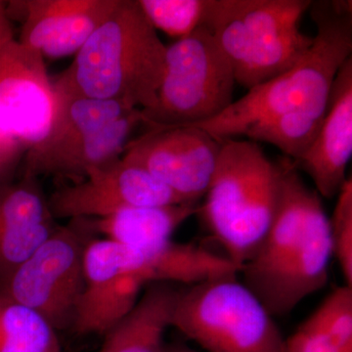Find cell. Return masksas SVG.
Returning a JSON list of instances; mask_svg holds the SVG:
<instances>
[{
  "label": "cell",
  "instance_id": "obj_1",
  "mask_svg": "<svg viewBox=\"0 0 352 352\" xmlns=\"http://www.w3.org/2000/svg\"><path fill=\"white\" fill-rule=\"evenodd\" d=\"M351 1H312L314 43L282 75L248 90L214 119L194 124L221 141L245 136L296 161L314 142L338 72L352 51Z\"/></svg>",
  "mask_w": 352,
  "mask_h": 352
},
{
  "label": "cell",
  "instance_id": "obj_2",
  "mask_svg": "<svg viewBox=\"0 0 352 352\" xmlns=\"http://www.w3.org/2000/svg\"><path fill=\"white\" fill-rule=\"evenodd\" d=\"M166 51L138 0H119L69 68L52 82L53 90L148 110L156 103L164 78Z\"/></svg>",
  "mask_w": 352,
  "mask_h": 352
},
{
  "label": "cell",
  "instance_id": "obj_3",
  "mask_svg": "<svg viewBox=\"0 0 352 352\" xmlns=\"http://www.w3.org/2000/svg\"><path fill=\"white\" fill-rule=\"evenodd\" d=\"M278 171L258 143L221 140L201 219L226 258L244 267L267 231L277 196Z\"/></svg>",
  "mask_w": 352,
  "mask_h": 352
},
{
  "label": "cell",
  "instance_id": "obj_4",
  "mask_svg": "<svg viewBox=\"0 0 352 352\" xmlns=\"http://www.w3.org/2000/svg\"><path fill=\"white\" fill-rule=\"evenodd\" d=\"M310 0H219L210 31L236 82L256 87L298 64L314 43L300 30Z\"/></svg>",
  "mask_w": 352,
  "mask_h": 352
},
{
  "label": "cell",
  "instance_id": "obj_5",
  "mask_svg": "<svg viewBox=\"0 0 352 352\" xmlns=\"http://www.w3.org/2000/svg\"><path fill=\"white\" fill-rule=\"evenodd\" d=\"M170 326L208 352H285L273 317L236 278L178 289Z\"/></svg>",
  "mask_w": 352,
  "mask_h": 352
},
{
  "label": "cell",
  "instance_id": "obj_6",
  "mask_svg": "<svg viewBox=\"0 0 352 352\" xmlns=\"http://www.w3.org/2000/svg\"><path fill=\"white\" fill-rule=\"evenodd\" d=\"M235 82L230 62L214 34L201 28L166 46L156 103L141 110L143 126H194L214 119L233 103Z\"/></svg>",
  "mask_w": 352,
  "mask_h": 352
},
{
  "label": "cell",
  "instance_id": "obj_7",
  "mask_svg": "<svg viewBox=\"0 0 352 352\" xmlns=\"http://www.w3.org/2000/svg\"><path fill=\"white\" fill-rule=\"evenodd\" d=\"M89 235L76 220L68 226H57L0 283V295L34 310L56 331L71 327L85 288L83 252Z\"/></svg>",
  "mask_w": 352,
  "mask_h": 352
},
{
  "label": "cell",
  "instance_id": "obj_8",
  "mask_svg": "<svg viewBox=\"0 0 352 352\" xmlns=\"http://www.w3.org/2000/svg\"><path fill=\"white\" fill-rule=\"evenodd\" d=\"M221 141L193 126L150 127L127 143L122 159L189 203L207 193Z\"/></svg>",
  "mask_w": 352,
  "mask_h": 352
},
{
  "label": "cell",
  "instance_id": "obj_9",
  "mask_svg": "<svg viewBox=\"0 0 352 352\" xmlns=\"http://www.w3.org/2000/svg\"><path fill=\"white\" fill-rule=\"evenodd\" d=\"M53 219H101L129 208L189 203L122 157L88 171L82 180L56 190L47 199Z\"/></svg>",
  "mask_w": 352,
  "mask_h": 352
},
{
  "label": "cell",
  "instance_id": "obj_10",
  "mask_svg": "<svg viewBox=\"0 0 352 352\" xmlns=\"http://www.w3.org/2000/svg\"><path fill=\"white\" fill-rule=\"evenodd\" d=\"M276 166L274 214L258 250L241 272L245 286L256 298L302 248L314 222L325 212L320 196L305 184L292 160L286 157Z\"/></svg>",
  "mask_w": 352,
  "mask_h": 352
},
{
  "label": "cell",
  "instance_id": "obj_11",
  "mask_svg": "<svg viewBox=\"0 0 352 352\" xmlns=\"http://www.w3.org/2000/svg\"><path fill=\"white\" fill-rule=\"evenodd\" d=\"M54 106L43 55L16 38L0 46V127L30 148L47 133Z\"/></svg>",
  "mask_w": 352,
  "mask_h": 352
},
{
  "label": "cell",
  "instance_id": "obj_12",
  "mask_svg": "<svg viewBox=\"0 0 352 352\" xmlns=\"http://www.w3.org/2000/svg\"><path fill=\"white\" fill-rule=\"evenodd\" d=\"M119 0H25L19 1L23 25L18 41L43 58L76 54Z\"/></svg>",
  "mask_w": 352,
  "mask_h": 352
},
{
  "label": "cell",
  "instance_id": "obj_13",
  "mask_svg": "<svg viewBox=\"0 0 352 352\" xmlns=\"http://www.w3.org/2000/svg\"><path fill=\"white\" fill-rule=\"evenodd\" d=\"M352 156V59L338 72L329 98L327 112L307 152L293 162L296 170L310 176L317 193L337 196L346 182Z\"/></svg>",
  "mask_w": 352,
  "mask_h": 352
},
{
  "label": "cell",
  "instance_id": "obj_14",
  "mask_svg": "<svg viewBox=\"0 0 352 352\" xmlns=\"http://www.w3.org/2000/svg\"><path fill=\"white\" fill-rule=\"evenodd\" d=\"M47 198L36 179L0 186V283L56 229Z\"/></svg>",
  "mask_w": 352,
  "mask_h": 352
},
{
  "label": "cell",
  "instance_id": "obj_15",
  "mask_svg": "<svg viewBox=\"0 0 352 352\" xmlns=\"http://www.w3.org/2000/svg\"><path fill=\"white\" fill-rule=\"evenodd\" d=\"M333 258L326 212L319 215L300 250L287 261L258 296L271 316H283L327 284Z\"/></svg>",
  "mask_w": 352,
  "mask_h": 352
},
{
  "label": "cell",
  "instance_id": "obj_16",
  "mask_svg": "<svg viewBox=\"0 0 352 352\" xmlns=\"http://www.w3.org/2000/svg\"><path fill=\"white\" fill-rule=\"evenodd\" d=\"M54 100V115L47 133L25 152V177L36 179L41 168L69 146L136 110L118 102L69 97L56 92Z\"/></svg>",
  "mask_w": 352,
  "mask_h": 352
},
{
  "label": "cell",
  "instance_id": "obj_17",
  "mask_svg": "<svg viewBox=\"0 0 352 352\" xmlns=\"http://www.w3.org/2000/svg\"><path fill=\"white\" fill-rule=\"evenodd\" d=\"M197 204L129 208L101 219L76 220L88 233L134 249H150L171 240L176 229L198 212Z\"/></svg>",
  "mask_w": 352,
  "mask_h": 352
},
{
  "label": "cell",
  "instance_id": "obj_18",
  "mask_svg": "<svg viewBox=\"0 0 352 352\" xmlns=\"http://www.w3.org/2000/svg\"><path fill=\"white\" fill-rule=\"evenodd\" d=\"M177 289L152 283L126 318L104 335L99 352H164Z\"/></svg>",
  "mask_w": 352,
  "mask_h": 352
},
{
  "label": "cell",
  "instance_id": "obj_19",
  "mask_svg": "<svg viewBox=\"0 0 352 352\" xmlns=\"http://www.w3.org/2000/svg\"><path fill=\"white\" fill-rule=\"evenodd\" d=\"M139 126H143L142 115L136 109L69 146L41 168L38 177L58 176L80 182L88 171L122 157Z\"/></svg>",
  "mask_w": 352,
  "mask_h": 352
},
{
  "label": "cell",
  "instance_id": "obj_20",
  "mask_svg": "<svg viewBox=\"0 0 352 352\" xmlns=\"http://www.w3.org/2000/svg\"><path fill=\"white\" fill-rule=\"evenodd\" d=\"M148 282L136 274H124L83 288L71 329L80 336L105 335L126 318Z\"/></svg>",
  "mask_w": 352,
  "mask_h": 352
},
{
  "label": "cell",
  "instance_id": "obj_21",
  "mask_svg": "<svg viewBox=\"0 0 352 352\" xmlns=\"http://www.w3.org/2000/svg\"><path fill=\"white\" fill-rule=\"evenodd\" d=\"M0 352H63L57 331L41 315L0 295Z\"/></svg>",
  "mask_w": 352,
  "mask_h": 352
},
{
  "label": "cell",
  "instance_id": "obj_22",
  "mask_svg": "<svg viewBox=\"0 0 352 352\" xmlns=\"http://www.w3.org/2000/svg\"><path fill=\"white\" fill-rule=\"evenodd\" d=\"M150 24L182 39L201 28L210 29L217 0H138Z\"/></svg>",
  "mask_w": 352,
  "mask_h": 352
},
{
  "label": "cell",
  "instance_id": "obj_23",
  "mask_svg": "<svg viewBox=\"0 0 352 352\" xmlns=\"http://www.w3.org/2000/svg\"><path fill=\"white\" fill-rule=\"evenodd\" d=\"M342 349H352V288L336 289L307 321Z\"/></svg>",
  "mask_w": 352,
  "mask_h": 352
},
{
  "label": "cell",
  "instance_id": "obj_24",
  "mask_svg": "<svg viewBox=\"0 0 352 352\" xmlns=\"http://www.w3.org/2000/svg\"><path fill=\"white\" fill-rule=\"evenodd\" d=\"M332 219H329L333 256L337 259L346 286L352 288V179L347 178L339 193Z\"/></svg>",
  "mask_w": 352,
  "mask_h": 352
},
{
  "label": "cell",
  "instance_id": "obj_25",
  "mask_svg": "<svg viewBox=\"0 0 352 352\" xmlns=\"http://www.w3.org/2000/svg\"><path fill=\"white\" fill-rule=\"evenodd\" d=\"M285 352H352V349H340L326 333L303 323L285 340Z\"/></svg>",
  "mask_w": 352,
  "mask_h": 352
},
{
  "label": "cell",
  "instance_id": "obj_26",
  "mask_svg": "<svg viewBox=\"0 0 352 352\" xmlns=\"http://www.w3.org/2000/svg\"><path fill=\"white\" fill-rule=\"evenodd\" d=\"M29 146L0 127V186L12 182L11 178Z\"/></svg>",
  "mask_w": 352,
  "mask_h": 352
},
{
  "label": "cell",
  "instance_id": "obj_27",
  "mask_svg": "<svg viewBox=\"0 0 352 352\" xmlns=\"http://www.w3.org/2000/svg\"><path fill=\"white\" fill-rule=\"evenodd\" d=\"M13 38H15L9 19L8 9L6 2L0 1V46Z\"/></svg>",
  "mask_w": 352,
  "mask_h": 352
},
{
  "label": "cell",
  "instance_id": "obj_28",
  "mask_svg": "<svg viewBox=\"0 0 352 352\" xmlns=\"http://www.w3.org/2000/svg\"><path fill=\"white\" fill-rule=\"evenodd\" d=\"M164 352H200L196 351V349H192L187 344H178V342H175V344H166V346H164Z\"/></svg>",
  "mask_w": 352,
  "mask_h": 352
}]
</instances>
